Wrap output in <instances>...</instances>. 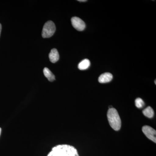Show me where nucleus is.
Instances as JSON below:
<instances>
[{
  "label": "nucleus",
  "instance_id": "9",
  "mask_svg": "<svg viewBox=\"0 0 156 156\" xmlns=\"http://www.w3.org/2000/svg\"><path fill=\"white\" fill-rule=\"evenodd\" d=\"M90 65V62L88 59H85L78 65V68L81 70L87 69Z\"/></svg>",
  "mask_w": 156,
  "mask_h": 156
},
{
  "label": "nucleus",
  "instance_id": "6",
  "mask_svg": "<svg viewBox=\"0 0 156 156\" xmlns=\"http://www.w3.org/2000/svg\"><path fill=\"white\" fill-rule=\"evenodd\" d=\"M113 79V76L109 73H105L101 75L98 78V82L101 83H105L112 81Z\"/></svg>",
  "mask_w": 156,
  "mask_h": 156
},
{
  "label": "nucleus",
  "instance_id": "8",
  "mask_svg": "<svg viewBox=\"0 0 156 156\" xmlns=\"http://www.w3.org/2000/svg\"><path fill=\"white\" fill-rule=\"evenodd\" d=\"M44 73L45 76L48 79L50 82H53L55 80V77L54 74L51 72L48 68L45 67L44 69Z\"/></svg>",
  "mask_w": 156,
  "mask_h": 156
},
{
  "label": "nucleus",
  "instance_id": "5",
  "mask_svg": "<svg viewBox=\"0 0 156 156\" xmlns=\"http://www.w3.org/2000/svg\"><path fill=\"white\" fill-rule=\"evenodd\" d=\"M72 24L74 28L78 31H83L86 27L85 22L79 17H73L71 19Z\"/></svg>",
  "mask_w": 156,
  "mask_h": 156
},
{
  "label": "nucleus",
  "instance_id": "12",
  "mask_svg": "<svg viewBox=\"0 0 156 156\" xmlns=\"http://www.w3.org/2000/svg\"><path fill=\"white\" fill-rule=\"evenodd\" d=\"M2 24L0 23V36H1V31H2Z\"/></svg>",
  "mask_w": 156,
  "mask_h": 156
},
{
  "label": "nucleus",
  "instance_id": "1",
  "mask_svg": "<svg viewBox=\"0 0 156 156\" xmlns=\"http://www.w3.org/2000/svg\"><path fill=\"white\" fill-rule=\"evenodd\" d=\"M48 156H79L77 150L72 146L58 145L52 148Z\"/></svg>",
  "mask_w": 156,
  "mask_h": 156
},
{
  "label": "nucleus",
  "instance_id": "15",
  "mask_svg": "<svg viewBox=\"0 0 156 156\" xmlns=\"http://www.w3.org/2000/svg\"><path fill=\"white\" fill-rule=\"evenodd\" d=\"M155 84H156V80H155Z\"/></svg>",
  "mask_w": 156,
  "mask_h": 156
},
{
  "label": "nucleus",
  "instance_id": "3",
  "mask_svg": "<svg viewBox=\"0 0 156 156\" xmlns=\"http://www.w3.org/2000/svg\"><path fill=\"white\" fill-rule=\"evenodd\" d=\"M56 29V26L53 21H48L45 23L43 27L42 30V37L44 38L50 37L55 33Z\"/></svg>",
  "mask_w": 156,
  "mask_h": 156
},
{
  "label": "nucleus",
  "instance_id": "11",
  "mask_svg": "<svg viewBox=\"0 0 156 156\" xmlns=\"http://www.w3.org/2000/svg\"><path fill=\"white\" fill-rule=\"evenodd\" d=\"M135 104L136 107L138 108H142L144 106V105H145L143 100L141 98H136L135 101Z\"/></svg>",
  "mask_w": 156,
  "mask_h": 156
},
{
  "label": "nucleus",
  "instance_id": "2",
  "mask_svg": "<svg viewBox=\"0 0 156 156\" xmlns=\"http://www.w3.org/2000/svg\"><path fill=\"white\" fill-rule=\"evenodd\" d=\"M108 119L112 128L115 131H119L121 128V119L119 113L115 108H109L107 112Z\"/></svg>",
  "mask_w": 156,
  "mask_h": 156
},
{
  "label": "nucleus",
  "instance_id": "14",
  "mask_svg": "<svg viewBox=\"0 0 156 156\" xmlns=\"http://www.w3.org/2000/svg\"><path fill=\"white\" fill-rule=\"evenodd\" d=\"M1 132H2V128H0V135H1Z\"/></svg>",
  "mask_w": 156,
  "mask_h": 156
},
{
  "label": "nucleus",
  "instance_id": "10",
  "mask_svg": "<svg viewBox=\"0 0 156 156\" xmlns=\"http://www.w3.org/2000/svg\"><path fill=\"white\" fill-rule=\"evenodd\" d=\"M143 113L145 116L149 118H153L154 114V110L150 106L147 107V108L144 109L143 111Z\"/></svg>",
  "mask_w": 156,
  "mask_h": 156
},
{
  "label": "nucleus",
  "instance_id": "13",
  "mask_svg": "<svg viewBox=\"0 0 156 156\" xmlns=\"http://www.w3.org/2000/svg\"><path fill=\"white\" fill-rule=\"evenodd\" d=\"M79 2H87V0H79Z\"/></svg>",
  "mask_w": 156,
  "mask_h": 156
},
{
  "label": "nucleus",
  "instance_id": "7",
  "mask_svg": "<svg viewBox=\"0 0 156 156\" xmlns=\"http://www.w3.org/2000/svg\"><path fill=\"white\" fill-rule=\"evenodd\" d=\"M49 58L52 63H55L58 61L59 58V54L56 49H53L49 53Z\"/></svg>",
  "mask_w": 156,
  "mask_h": 156
},
{
  "label": "nucleus",
  "instance_id": "4",
  "mask_svg": "<svg viewBox=\"0 0 156 156\" xmlns=\"http://www.w3.org/2000/svg\"><path fill=\"white\" fill-rule=\"evenodd\" d=\"M142 131L148 139L156 142V131L154 128L149 126H144L142 128Z\"/></svg>",
  "mask_w": 156,
  "mask_h": 156
}]
</instances>
